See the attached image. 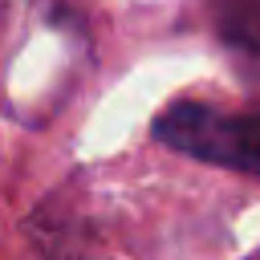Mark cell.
<instances>
[{"mask_svg":"<svg viewBox=\"0 0 260 260\" xmlns=\"http://www.w3.org/2000/svg\"><path fill=\"white\" fill-rule=\"evenodd\" d=\"M207 12L223 45L260 57V0H207Z\"/></svg>","mask_w":260,"mask_h":260,"instance_id":"cell-2","label":"cell"},{"mask_svg":"<svg viewBox=\"0 0 260 260\" xmlns=\"http://www.w3.org/2000/svg\"><path fill=\"white\" fill-rule=\"evenodd\" d=\"M150 138L203 167L260 179V106L179 98L154 114Z\"/></svg>","mask_w":260,"mask_h":260,"instance_id":"cell-1","label":"cell"}]
</instances>
